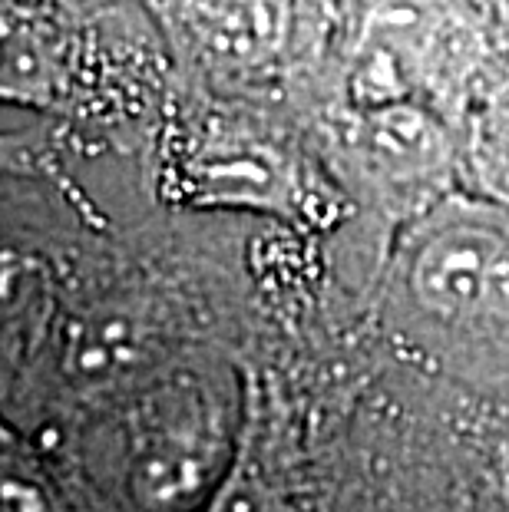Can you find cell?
Returning <instances> with one entry per match:
<instances>
[{
    "mask_svg": "<svg viewBox=\"0 0 509 512\" xmlns=\"http://www.w3.org/2000/svg\"><path fill=\"white\" fill-rule=\"evenodd\" d=\"M139 344L133 337V328L123 318L113 321H90L80 331L77 344H73V364L86 377H106V374H123L139 361Z\"/></svg>",
    "mask_w": 509,
    "mask_h": 512,
    "instance_id": "cell-6",
    "label": "cell"
},
{
    "mask_svg": "<svg viewBox=\"0 0 509 512\" xmlns=\"http://www.w3.org/2000/svg\"><path fill=\"white\" fill-rule=\"evenodd\" d=\"M500 7H503V14H506V20H509V0H500Z\"/></svg>",
    "mask_w": 509,
    "mask_h": 512,
    "instance_id": "cell-11",
    "label": "cell"
},
{
    "mask_svg": "<svg viewBox=\"0 0 509 512\" xmlns=\"http://www.w3.org/2000/svg\"><path fill=\"white\" fill-rule=\"evenodd\" d=\"M4 512H60L57 499L37 479H27L14 466L4 473Z\"/></svg>",
    "mask_w": 509,
    "mask_h": 512,
    "instance_id": "cell-8",
    "label": "cell"
},
{
    "mask_svg": "<svg viewBox=\"0 0 509 512\" xmlns=\"http://www.w3.org/2000/svg\"><path fill=\"white\" fill-rule=\"evenodd\" d=\"M182 17L199 47L225 63H258L281 47L285 0H182Z\"/></svg>",
    "mask_w": 509,
    "mask_h": 512,
    "instance_id": "cell-4",
    "label": "cell"
},
{
    "mask_svg": "<svg viewBox=\"0 0 509 512\" xmlns=\"http://www.w3.org/2000/svg\"><path fill=\"white\" fill-rule=\"evenodd\" d=\"M476 172L496 199L509 202V100L486 110L476 126Z\"/></svg>",
    "mask_w": 509,
    "mask_h": 512,
    "instance_id": "cell-7",
    "label": "cell"
},
{
    "mask_svg": "<svg viewBox=\"0 0 509 512\" xmlns=\"http://www.w3.org/2000/svg\"><path fill=\"white\" fill-rule=\"evenodd\" d=\"M225 433L219 410L192 384L156 390L136 417L133 486L146 506H205V489L225 483Z\"/></svg>",
    "mask_w": 509,
    "mask_h": 512,
    "instance_id": "cell-1",
    "label": "cell"
},
{
    "mask_svg": "<svg viewBox=\"0 0 509 512\" xmlns=\"http://www.w3.org/2000/svg\"><path fill=\"white\" fill-rule=\"evenodd\" d=\"M500 486H503V499H506V512H509V443L500 453Z\"/></svg>",
    "mask_w": 509,
    "mask_h": 512,
    "instance_id": "cell-10",
    "label": "cell"
},
{
    "mask_svg": "<svg viewBox=\"0 0 509 512\" xmlns=\"http://www.w3.org/2000/svg\"><path fill=\"white\" fill-rule=\"evenodd\" d=\"M199 512H265V506L252 479L242 470H229L225 483L205 499V506Z\"/></svg>",
    "mask_w": 509,
    "mask_h": 512,
    "instance_id": "cell-9",
    "label": "cell"
},
{
    "mask_svg": "<svg viewBox=\"0 0 509 512\" xmlns=\"http://www.w3.org/2000/svg\"><path fill=\"white\" fill-rule=\"evenodd\" d=\"M433 129L414 106H384V110L367 113V133L364 143L374 149V156L397 159V162H414L427 156L433 149Z\"/></svg>",
    "mask_w": 509,
    "mask_h": 512,
    "instance_id": "cell-5",
    "label": "cell"
},
{
    "mask_svg": "<svg viewBox=\"0 0 509 512\" xmlns=\"http://www.w3.org/2000/svg\"><path fill=\"white\" fill-rule=\"evenodd\" d=\"M433 40L427 0H381L367 14L354 47L348 93L364 113L407 103Z\"/></svg>",
    "mask_w": 509,
    "mask_h": 512,
    "instance_id": "cell-3",
    "label": "cell"
},
{
    "mask_svg": "<svg viewBox=\"0 0 509 512\" xmlns=\"http://www.w3.org/2000/svg\"><path fill=\"white\" fill-rule=\"evenodd\" d=\"M410 288L430 314L467 324L509 308V235L483 219H453L420 242Z\"/></svg>",
    "mask_w": 509,
    "mask_h": 512,
    "instance_id": "cell-2",
    "label": "cell"
}]
</instances>
